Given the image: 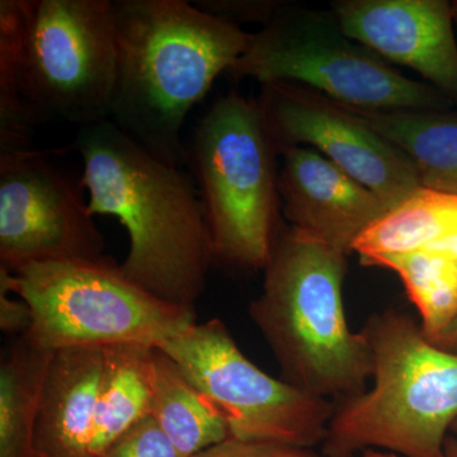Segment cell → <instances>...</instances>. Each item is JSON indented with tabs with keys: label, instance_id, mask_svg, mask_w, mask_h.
Instances as JSON below:
<instances>
[{
	"label": "cell",
	"instance_id": "cell-4",
	"mask_svg": "<svg viewBox=\"0 0 457 457\" xmlns=\"http://www.w3.org/2000/svg\"><path fill=\"white\" fill-rule=\"evenodd\" d=\"M371 350V389L337 403L324 457L368 450L400 457H446L457 420V354L427 338L398 309L375 312L362 328Z\"/></svg>",
	"mask_w": 457,
	"mask_h": 457
},
{
	"label": "cell",
	"instance_id": "cell-7",
	"mask_svg": "<svg viewBox=\"0 0 457 457\" xmlns=\"http://www.w3.org/2000/svg\"><path fill=\"white\" fill-rule=\"evenodd\" d=\"M237 79L302 84L328 99L362 111H442L449 99L396 71L352 40L335 14L279 7L230 69Z\"/></svg>",
	"mask_w": 457,
	"mask_h": 457
},
{
	"label": "cell",
	"instance_id": "cell-8",
	"mask_svg": "<svg viewBox=\"0 0 457 457\" xmlns=\"http://www.w3.org/2000/svg\"><path fill=\"white\" fill-rule=\"evenodd\" d=\"M22 92L33 125L110 119L117 50L111 0H22Z\"/></svg>",
	"mask_w": 457,
	"mask_h": 457
},
{
	"label": "cell",
	"instance_id": "cell-17",
	"mask_svg": "<svg viewBox=\"0 0 457 457\" xmlns=\"http://www.w3.org/2000/svg\"><path fill=\"white\" fill-rule=\"evenodd\" d=\"M154 348L137 343L104 348L92 457L101 455L120 436L150 416Z\"/></svg>",
	"mask_w": 457,
	"mask_h": 457
},
{
	"label": "cell",
	"instance_id": "cell-5",
	"mask_svg": "<svg viewBox=\"0 0 457 457\" xmlns=\"http://www.w3.org/2000/svg\"><path fill=\"white\" fill-rule=\"evenodd\" d=\"M278 154L253 99L228 93L198 121L186 164L197 185L215 262L245 270L269 263L278 234Z\"/></svg>",
	"mask_w": 457,
	"mask_h": 457
},
{
	"label": "cell",
	"instance_id": "cell-18",
	"mask_svg": "<svg viewBox=\"0 0 457 457\" xmlns=\"http://www.w3.org/2000/svg\"><path fill=\"white\" fill-rule=\"evenodd\" d=\"M457 236V195L420 187L385 212L357 240L361 263L409 253Z\"/></svg>",
	"mask_w": 457,
	"mask_h": 457
},
{
	"label": "cell",
	"instance_id": "cell-26",
	"mask_svg": "<svg viewBox=\"0 0 457 457\" xmlns=\"http://www.w3.org/2000/svg\"><path fill=\"white\" fill-rule=\"evenodd\" d=\"M442 350L457 354V312L441 335L433 341Z\"/></svg>",
	"mask_w": 457,
	"mask_h": 457
},
{
	"label": "cell",
	"instance_id": "cell-15",
	"mask_svg": "<svg viewBox=\"0 0 457 457\" xmlns=\"http://www.w3.org/2000/svg\"><path fill=\"white\" fill-rule=\"evenodd\" d=\"M413 164L420 187L457 195V116L350 108Z\"/></svg>",
	"mask_w": 457,
	"mask_h": 457
},
{
	"label": "cell",
	"instance_id": "cell-20",
	"mask_svg": "<svg viewBox=\"0 0 457 457\" xmlns=\"http://www.w3.org/2000/svg\"><path fill=\"white\" fill-rule=\"evenodd\" d=\"M363 266L392 270L416 306L420 327L433 342L457 312V260L433 249L385 255Z\"/></svg>",
	"mask_w": 457,
	"mask_h": 457
},
{
	"label": "cell",
	"instance_id": "cell-1",
	"mask_svg": "<svg viewBox=\"0 0 457 457\" xmlns=\"http://www.w3.org/2000/svg\"><path fill=\"white\" fill-rule=\"evenodd\" d=\"M71 149L83 161L92 216H114L129 237L123 275L162 302L195 309L213 260L196 183L111 121L84 126Z\"/></svg>",
	"mask_w": 457,
	"mask_h": 457
},
{
	"label": "cell",
	"instance_id": "cell-12",
	"mask_svg": "<svg viewBox=\"0 0 457 457\" xmlns=\"http://www.w3.org/2000/svg\"><path fill=\"white\" fill-rule=\"evenodd\" d=\"M333 14L352 40L407 66L457 99V44L446 0H339Z\"/></svg>",
	"mask_w": 457,
	"mask_h": 457
},
{
	"label": "cell",
	"instance_id": "cell-9",
	"mask_svg": "<svg viewBox=\"0 0 457 457\" xmlns=\"http://www.w3.org/2000/svg\"><path fill=\"white\" fill-rule=\"evenodd\" d=\"M159 348L219 408L228 438L300 449L326 440L335 403L257 368L221 319L197 321Z\"/></svg>",
	"mask_w": 457,
	"mask_h": 457
},
{
	"label": "cell",
	"instance_id": "cell-21",
	"mask_svg": "<svg viewBox=\"0 0 457 457\" xmlns=\"http://www.w3.org/2000/svg\"><path fill=\"white\" fill-rule=\"evenodd\" d=\"M22 0H0V154L29 149L35 128L22 92Z\"/></svg>",
	"mask_w": 457,
	"mask_h": 457
},
{
	"label": "cell",
	"instance_id": "cell-19",
	"mask_svg": "<svg viewBox=\"0 0 457 457\" xmlns=\"http://www.w3.org/2000/svg\"><path fill=\"white\" fill-rule=\"evenodd\" d=\"M53 353L20 337L2 360L0 457H36L33 435Z\"/></svg>",
	"mask_w": 457,
	"mask_h": 457
},
{
	"label": "cell",
	"instance_id": "cell-23",
	"mask_svg": "<svg viewBox=\"0 0 457 457\" xmlns=\"http://www.w3.org/2000/svg\"><path fill=\"white\" fill-rule=\"evenodd\" d=\"M194 457H323L312 449L284 446V445L260 444L237 441L234 438L201 451Z\"/></svg>",
	"mask_w": 457,
	"mask_h": 457
},
{
	"label": "cell",
	"instance_id": "cell-13",
	"mask_svg": "<svg viewBox=\"0 0 457 457\" xmlns=\"http://www.w3.org/2000/svg\"><path fill=\"white\" fill-rule=\"evenodd\" d=\"M278 192L291 227L345 254L389 207L374 192L308 146L282 150Z\"/></svg>",
	"mask_w": 457,
	"mask_h": 457
},
{
	"label": "cell",
	"instance_id": "cell-10",
	"mask_svg": "<svg viewBox=\"0 0 457 457\" xmlns=\"http://www.w3.org/2000/svg\"><path fill=\"white\" fill-rule=\"evenodd\" d=\"M59 150L0 154V267L104 257L106 242L75 179L54 162Z\"/></svg>",
	"mask_w": 457,
	"mask_h": 457
},
{
	"label": "cell",
	"instance_id": "cell-28",
	"mask_svg": "<svg viewBox=\"0 0 457 457\" xmlns=\"http://www.w3.org/2000/svg\"><path fill=\"white\" fill-rule=\"evenodd\" d=\"M451 9H453V22L457 25V2L451 3Z\"/></svg>",
	"mask_w": 457,
	"mask_h": 457
},
{
	"label": "cell",
	"instance_id": "cell-2",
	"mask_svg": "<svg viewBox=\"0 0 457 457\" xmlns=\"http://www.w3.org/2000/svg\"><path fill=\"white\" fill-rule=\"evenodd\" d=\"M113 18L110 120L156 159L182 168L188 113L236 65L251 33L183 0H113Z\"/></svg>",
	"mask_w": 457,
	"mask_h": 457
},
{
	"label": "cell",
	"instance_id": "cell-6",
	"mask_svg": "<svg viewBox=\"0 0 457 457\" xmlns=\"http://www.w3.org/2000/svg\"><path fill=\"white\" fill-rule=\"evenodd\" d=\"M0 288L29 303L32 326L23 336L42 348L137 343L162 347L197 323L192 308L156 299L135 285L112 258L0 267Z\"/></svg>",
	"mask_w": 457,
	"mask_h": 457
},
{
	"label": "cell",
	"instance_id": "cell-29",
	"mask_svg": "<svg viewBox=\"0 0 457 457\" xmlns=\"http://www.w3.org/2000/svg\"><path fill=\"white\" fill-rule=\"evenodd\" d=\"M451 432H453L457 437V420H455V423H453V427H451Z\"/></svg>",
	"mask_w": 457,
	"mask_h": 457
},
{
	"label": "cell",
	"instance_id": "cell-24",
	"mask_svg": "<svg viewBox=\"0 0 457 457\" xmlns=\"http://www.w3.org/2000/svg\"><path fill=\"white\" fill-rule=\"evenodd\" d=\"M201 11L212 16L225 18L234 22V20L260 21L269 23L276 12L281 7L278 2H233V0H198L194 3Z\"/></svg>",
	"mask_w": 457,
	"mask_h": 457
},
{
	"label": "cell",
	"instance_id": "cell-3",
	"mask_svg": "<svg viewBox=\"0 0 457 457\" xmlns=\"http://www.w3.org/2000/svg\"><path fill=\"white\" fill-rule=\"evenodd\" d=\"M345 257L293 227L278 231L248 309L282 380L335 404L366 392L372 378L368 339L345 317Z\"/></svg>",
	"mask_w": 457,
	"mask_h": 457
},
{
	"label": "cell",
	"instance_id": "cell-11",
	"mask_svg": "<svg viewBox=\"0 0 457 457\" xmlns=\"http://www.w3.org/2000/svg\"><path fill=\"white\" fill-rule=\"evenodd\" d=\"M262 86L257 104L278 154L286 147H314L389 210L420 187L407 156L350 108L294 84Z\"/></svg>",
	"mask_w": 457,
	"mask_h": 457
},
{
	"label": "cell",
	"instance_id": "cell-22",
	"mask_svg": "<svg viewBox=\"0 0 457 457\" xmlns=\"http://www.w3.org/2000/svg\"><path fill=\"white\" fill-rule=\"evenodd\" d=\"M98 457H185L162 431L154 418L147 416L120 436Z\"/></svg>",
	"mask_w": 457,
	"mask_h": 457
},
{
	"label": "cell",
	"instance_id": "cell-14",
	"mask_svg": "<svg viewBox=\"0 0 457 457\" xmlns=\"http://www.w3.org/2000/svg\"><path fill=\"white\" fill-rule=\"evenodd\" d=\"M102 371L104 348L54 351L33 435L36 457H92Z\"/></svg>",
	"mask_w": 457,
	"mask_h": 457
},
{
	"label": "cell",
	"instance_id": "cell-16",
	"mask_svg": "<svg viewBox=\"0 0 457 457\" xmlns=\"http://www.w3.org/2000/svg\"><path fill=\"white\" fill-rule=\"evenodd\" d=\"M150 416L185 457H194L228 438L219 408L159 347L153 351Z\"/></svg>",
	"mask_w": 457,
	"mask_h": 457
},
{
	"label": "cell",
	"instance_id": "cell-25",
	"mask_svg": "<svg viewBox=\"0 0 457 457\" xmlns=\"http://www.w3.org/2000/svg\"><path fill=\"white\" fill-rule=\"evenodd\" d=\"M4 288H0V329L5 335L23 337L32 326V312L29 303L21 297L9 296Z\"/></svg>",
	"mask_w": 457,
	"mask_h": 457
},
{
	"label": "cell",
	"instance_id": "cell-27",
	"mask_svg": "<svg viewBox=\"0 0 457 457\" xmlns=\"http://www.w3.org/2000/svg\"><path fill=\"white\" fill-rule=\"evenodd\" d=\"M446 457H457V438L449 437L445 447ZM361 457H400L395 453H385V451L368 450L362 453Z\"/></svg>",
	"mask_w": 457,
	"mask_h": 457
}]
</instances>
